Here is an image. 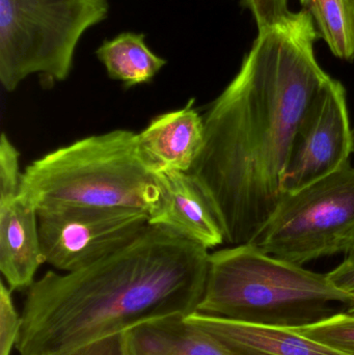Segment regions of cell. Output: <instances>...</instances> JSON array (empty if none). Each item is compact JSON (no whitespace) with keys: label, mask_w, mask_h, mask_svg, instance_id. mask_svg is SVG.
<instances>
[{"label":"cell","mask_w":354,"mask_h":355,"mask_svg":"<svg viewBox=\"0 0 354 355\" xmlns=\"http://www.w3.org/2000/svg\"><path fill=\"white\" fill-rule=\"evenodd\" d=\"M318 37L303 10L259 33L236 76L203 116L205 141L189 174L232 246L253 243L285 196L295 135L330 79L316 60Z\"/></svg>","instance_id":"obj_1"},{"label":"cell","mask_w":354,"mask_h":355,"mask_svg":"<svg viewBox=\"0 0 354 355\" xmlns=\"http://www.w3.org/2000/svg\"><path fill=\"white\" fill-rule=\"evenodd\" d=\"M209 252L160 225L79 270L47 271L27 289L16 348L62 355L157 319L197 312Z\"/></svg>","instance_id":"obj_2"},{"label":"cell","mask_w":354,"mask_h":355,"mask_svg":"<svg viewBox=\"0 0 354 355\" xmlns=\"http://www.w3.org/2000/svg\"><path fill=\"white\" fill-rule=\"evenodd\" d=\"M334 304L353 308L354 296L336 287L328 273L313 272L247 243L209 254L197 312L236 322L297 329L336 314Z\"/></svg>","instance_id":"obj_3"},{"label":"cell","mask_w":354,"mask_h":355,"mask_svg":"<svg viewBox=\"0 0 354 355\" xmlns=\"http://www.w3.org/2000/svg\"><path fill=\"white\" fill-rule=\"evenodd\" d=\"M20 193L37 212L68 207L137 209L157 200L155 173L141 153L139 133L116 129L91 135L31 162Z\"/></svg>","instance_id":"obj_4"},{"label":"cell","mask_w":354,"mask_h":355,"mask_svg":"<svg viewBox=\"0 0 354 355\" xmlns=\"http://www.w3.org/2000/svg\"><path fill=\"white\" fill-rule=\"evenodd\" d=\"M109 0H0V83L14 92L31 75L66 80L81 37L103 22Z\"/></svg>","instance_id":"obj_5"},{"label":"cell","mask_w":354,"mask_h":355,"mask_svg":"<svg viewBox=\"0 0 354 355\" xmlns=\"http://www.w3.org/2000/svg\"><path fill=\"white\" fill-rule=\"evenodd\" d=\"M253 244L299 266L324 257L354 254V166L348 162L285 194Z\"/></svg>","instance_id":"obj_6"},{"label":"cell","mask_w":354,"mask_h":355,"mask_svg":"<svg viewBox=\"0 0 354 355\" xmlns=\"http://www.w3.org/2000/svg\"><path fill=\"white\" fill-rule=\"evenodd\" d=\"M45 263L64 272L85 268L134 239L149 225L145 211L68 207L37 212Z\"/></svg>","instance_id":"obj_7"},{"label":"cell","mask_w":354,"mask_h":355,"mask_svg":"<svg viewBox=\"0 0 354 355\" xmlns=\"http://www.w3.org/2000/svg\"><path fill=\"white\" fill-rule=\"evenodd\" d=\"M354 152L346 91L330 77L312 102L293 141L285 194L297 191L348 164Z\"/></svg>","instance_id":"obj_8"},{"label":"cell","mask_w":354,"mask_h":355,"mask_svg":"<svg viewBox=\"0 0 354 355\" xmlns=\"http://www.w3.org/2000/svg\"><path fill=\"white\" fill-rule=\"evenodd\" d=\"M155 179L158 196L149 212V225L170 229L208 250L226 242L220 219L193 175L162 172Z\"/></svg>","instance_id":"obj_9"},{"label":"cell","mask_w":354,"mask_h":355,"mask_svg":"<svg viewBox=\"0 0 354 355\" xmlns=\"http://www.w3.org/2000/svg\"><path fill=\"white\" fill-rule=\"evenodd\" d=\"M44 263L37 209L20 184H0V271L8 288L28 289Z\"/></svg>","instance_id":"obj_10"},{"label":"cell","mask_w":354,"mask_h":355,"mask_svg":"<svg viewBox=\"0 0 354 355\" xmlns=\"http://www.w3.org/2000/svg\"><path fill=\"white\" fill-rule=\"evenodd\" d=\"M139 137L141 153L155 174L191 172L205 141L204 119L195 108V99L154 118Z\"/></svg>","instance_id":"obj_11"},{"label":"cell","mask_w":354,"mask_h":355,"mask_svg":"<svg viewBox=\"0 0 354 355\" xmlns=\"http://www.w3.org/2000/svg\"><path fill=\"white\" fill-rule=\"evenodd\" d=\"M186 320L235 355H345L293 329L236 322L197 312Z\"/></svg>","instance_id":"obj_12"},{"label":"cell","mask_w":354,"mask_h":355,"mask_svg":"<svg viewBox=\"0 0 354 355\" xmlns=\"http://www.w3.org/2000/svg\"><path fill=\"white\" fill-rule=\"evenodd\" d=\"M125 336L128 355H235L184 316L150 321Z\"/></svg>","instance_id":"obj_13"},{"label":"cell","mask_w":354,"mask_h":355,"mask_svg":"<svg viewBox=\"0 0 354 355\" xmlns=\"http://www.w3.org/2000/svg\"><path fill=\"white\" fill-rule=\"evenodd\" d=\"M108 77L120 81L126 89L149 83L168 64L152 51L143 33L125 31L105 40L96 50Z\"/></svg>","instance_id":"obj_14"},{"label":"cell","mask_w":354,"mask_h":355,"mask_svg":"<svg viewBox=\"0 0 354 355\" xmlns=\"http://www.w3.org/2000/svg\"><path fill=\"white\" fill-rule=\"evenodd\" d=\"M332 53L354 60V0H299Z\"/></svg>","instance_id":"obj_15"},{"label":"cell","mask_w":354,"mask_h":355,"mask_svg":"<svg viewBox=\"0 0 354 355\" xmlns=\"http://www.w3.org/2000/svg\"><path fill=\"white\" fill-rule=\"evenodd\" d=\"M301 335L345 355H354V314L336 313L314 324L293 329Z\"/></svg>","instance_id":"obj_16"},{"label":"cell","mask_w":354,"mask_h":355,"mask_svg":"<svg viewBox=\"0 0 354 355\" xmlns=\"http://www.w3.org/2000/svg\"><path fill=\"white\" fill-rule=\"evenodd\" d=\"M22 319L12 302V290L0 284V355H10L20 335Z\"/></svg>","instance_id":"obj_17"},{"label":"cell","mask_w":354,"mask_h":355,"mask_svg":"<svg viewBox=\"0 0 354 355\" xmlns=\"http://www.w3.org/2000/svg\"><path fill=\"white\" fill-rule=\"evenodd\" d=\"M241 3L251 10L259 33L286 22L293 15L288 0H241Z\"/></svg>","instance_id":"obj_18"},{"label":"cell","mask_w":354,"mask_h":355,"mask_svg":"<svg viewBox=\"0 0 354 355\" xmlns=\"http://www.w3.org/2000/svg\"><path fill=\"white\" fill-rule=\"evenodd\" d=\"M125 334L98 340L62 355H128Z\"/></svg>","instance_id":"obj_19"},{"label":"cell","mask_w":354,"mask_h":355,"mask_svg":"<svg viewBox=\"0 0 354 355\" xmlns=\"http://www.w3.org/2000/svg\"><path fill=\"white\" fill-rule=\"evenodd\" d=\"M328 279L339 289L354 296V254H349L334 270L328 273Z\"/></svg>","instance_id":"obj_20"},{"label":"cell","mask_w":354,"mask_h":355,"mask_svg":"<svg viewBox=\"0 0 354 355\" xmlns=\"http://www.w3.org/2000/svg\"><path fill=\"white\" fill-rule=\"evenodd\" d=\"M347 312L353 313V314H354V306H353V308H349L348 310H347Z\"/></svg>","instance_id":"obj_21"},{"label":"cell","mask_w":354,"mask_h":355,"mask_svg":"<svg viewBox=\"0 0 354 355\" xmlns=\"http://www.w3.org/2000/svg\"><path fill=\"white\" fill-rule=\"evenodd\" d=\"M353 137H354V130H353Z\"/></svg>","instance_id":"obj_22"}]
</instances>
